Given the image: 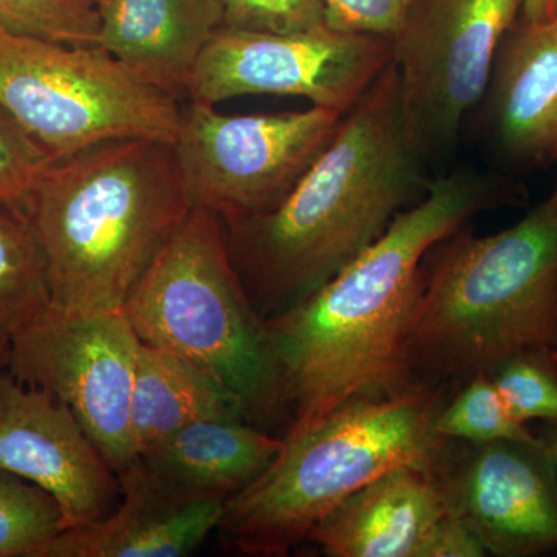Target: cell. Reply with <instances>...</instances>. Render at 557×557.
Returning <instances> with one entry per match:
<instances>
[{"label":"cell","mask_w":557,"mask_h":557,"mask_svg":"<svg viewBox=\"0 0 557 557\" xmlns=\"http://www.w3.org/2000/svg\"><path fill=\"white\" fill-rule=\"evenodd\" d=\"M525 200V186L511 175L457 166L432 178L424 196L324 287L267 322L292 405L284 435L351 399L409 386L403 343L424 255L480 214Z\"/></svg>","instance_id":"6da1fadb"},{"label":"cell","mask_w":557,"mask_h":557,"mask_svg":"<svg viewBox=\"0 0 557 557\" xmlns=\"http://www.w3.org/2000/svg\"><path fill=\"white\" fill-rule=\"evenodd\" d=\"M431 180L406 137L392 60L276 207L222 219L259 317L276 319L324 287L424 196Z\"/></svg>","instance_id":"7a4b0ae2"},{"label":"cell","mask_w":557,"mask_h":557,"mask_svg":"<svg viewBox=\"0 0 557 557\" xmlns=\"http://www.w3.org/2000/svg\"><path fill=\"white\" fill-rule=\"evenodd\" d=\"M443 237L420 267L403 343L406 383L457 388L534 348L557 350V183L525 218Z\"/></svg>","instance_id":"3957f363"},{"label":"cell","mask_w":557,"mask_h":557,"mask_svg":"<svg viewBox=\"0 0 557 557\" xmlns=\"http://www.w3.org/2000/svg\"><path fill=\"white\" fill-rule=\"evenodd\" d=\"M190 209L171 143L110 139L51 160L25 208L51 309L123 311Z\"/></svg>","instance_id":"277c9868"},{"label":"cell","mask_w":557,"mask_h":557,"mask_svg":"<svg viewBox=\"0 0 557 557\" xmlns=\"http://www.w3.org/2000/svg\"><path fill=\"white\" fill-rule=\"evenodd\" d=\"M456 388L416 381L351 399L284 435V448L251 485L226 500L219 530L242 555L276 557L310 536L347 497L397 468L437 471L450 440L435 429Z\"/></svg>","instance_id":"5b68a950"},{"label":"cell","mask_w":557,"mask_h":557,"mask_svg":"<svg viewBox=\"0 0 557 557\" xmlns=\"http://www.w3.org/2000/svg\"><path fill=\"white\" fill-rule=\"evenodd\" d=\"M123 313L143 343L218 380L249 423L288 429L292 405L269 325L245 292L214 211L190 209Z\"/></svg>","instance_id":"8992f818"},{"label":"cell","mask_w":557,"mask_h":557,"mask_svg":"<svg viewBox=\"0 0 557 557\" xmlns=\"http://www.w3.org/2000/svg\"><path fill=\"white\" fill-rule=\"evenodd\" d=\"M0 108L53 159L120 138L174 145V98L132 76L100 47L0 27Z\"/></svg>","instance_id":"52a82bcc"},{"label":"cell","mask_w":557,"mask_h":557,"mask_svg":"<svg viewBox=\"0 0 557 557\" xmlns=\"http://www.w3.org/2000/svg\"><path fill=\"white\" fill-rule=\"evenodd\" d=\"M523 0H416L392 39L403 124L426 166L453 156Z\"/></svg>","instance_id":"ba28073f"},{"label":"cell","mask_w":557,"mask_h":557,"mask_svg":"<svg viewBox=\"0 0 557 557\" xmlns=\"http://www.w3.org/2000/svg\"><path fill=\"white\" fill-rule=\"evenodd\" d=\"M343 116L318 106L226 115L190 100L180 112L174 141L190 207L211 209L220 219L276 207L329 148Z\"/></svg>","instance_id":"9c48e42d"},{"label":"cell","mask_w":557,"mask_h":557,"mask_svg":"<svg viewBox=\"0 0 557 557\" xmlns=\"http://www.w3.org/2000/svg\"><path fill=\"white\" fill-rule=\"evenodd\" d=\"M139 344L123 311L50 309L11 336L7 370L67 406L119 475L138 460L131 403Z\"/></svg>","instance_id":"30bf717a"},{"label":"cell","mask_w":557,"mask_h":557,"mask_svg":"<svg viewBox=\"0 0 557 557\" xmlns=\"http://www.w3.org/2000/svg\"><path fill=\"white\" fill-rule=\"evenodd\" d=\"M392 60V40L329 25L296 33L222 27L197 62L188 97L211 106L247 95L296 97L346 115Z\"/></svg>","instance_id":"8fae6325"},{"label":"cell","mask_w":557,"mask_h":557,"mask_svg":"<svg viewBox=\"0 0 557 557\" xmlns=\"http://www.w3.org/2000/svg\"><path fill=\"white\" fill-rule=\"evenodd\" d=\"M450 442L437 469L450 508L487 555L528 557L557 549V474L544 442Z\"/></svg>","instance_id":"7c38bea8"},{"label":"cell","mask_w":557,"mask_h":557,"mask_svg":"<svg viewBox=\"0 0 557 557\" xmlns=\"http://www.w3.org/2000/svg\"><path fill=\"white\" fill-rule=\"evenodd\" d=\"M0 471L46 491L64 530L110 515L119 475L67 406L38 387L0 373Z\"/></svg>","instance_id":"4fadbf2b"},{"label":"cell","mask_w":557,"mask_h":557,"mask_svg":"<svg viewBox=\"0 0 557 557\" xmlns=\"http://www.w3.org/2000/svg\"><path fill=\"white\" fill-rule=\"evenodd\" d=\"M475 131L505 166L557 164V17L522 20L502 40Z\"/></svg>","instance_id":"5bb4252c"},{"label":"cell","mask_w":557,"mask_h":557,"mask_svg":"<svg viewBox=\"0 0 557 557\" xmlns=\"http://www.w3.org/2000/svg\"><path fill=\"white\" fill-rule=\"evenodd\" d=\"M110 515L61 531L46 557H183L219 528L228 498L183 490L141 461L119 474Z\"/></svg>","instance_id":"9a60e30c"},{"label":"cell","mask_w":557,"mask_h":557,"mask_svg":"<svg viewBox=\"0 0 557 557\" xmlns=\"http://www.w3.org/2000/svg\"><path fill=\"white\" fill-rule=\"evenodd\" d=\"M449 511L437 471L397 468L347 497L309 539L330 557H426Z\"/></svg>","instance_id":"2e32d148"},{"label":"cell","mask_w":557,"mask_h":557,"mask_svg":"<svg viewBox=\"0 0 557 557\" xmlns=\"http://www.w3.org/2000/svg\"><path fill=\"white\" fill-rule=\"evenodd\" d=\"M98 44L135 78L178 101L215 33L218 0H104Z\"/></svg>","instance_id":"e0dca14e"},{"label":"cell","mask_w":557,"mask_h":557,"mask_svg":"<svg viewBox=\"0 0 557 557\" xmlns=\"http://www.w3.org/2000/svg\"><path fill=\"white\" fill-rule=\"evenodd\" d=\"M282 448L284 438L244 418H207L180 429L138 460L183 490L230 498L260 478Z\"/></svg>","instance_id":"ac0fdd59"},{"label":"cell","mask_w":557,"mask_h":557,"mask_svg":"<svg viewBox=\"0 0 557 557\" xmlns=\"http://www.w3.org/2000/svg\"><path fill=\"white\" fill-rule=\"evenodd\" d=\"M207 418L247 420L239 401L218 380L193 362L141 341L131 403L137 456Z\"/></svg>","instance_id":"d6986e66"},{"label":"cell","mask_w":557,"mask_h":557,"mask_svg":"<svg viewBox=\"0 0 557 557\" xmlns=\"http://www.w3.org/2000/svg\"><path fill=\"white\" fill-rule=\"evenodd\" d=\"M50 309L49 271L32 220L0 203V332L11 338Z\"/></svg>","instance_id":"ffe728a7"},{"label":"cell","mask_w":557,"mask_h":557,"mask_svg":"<svg viewBox=\"0 0 557 557\" xmlns=\"http://www.w3.org/2000/svg\"><path fill=\"white\" fill-rule=\"evenodd\" d=\"M435 429L443 438L471 445L498 440H539L525 423L512 416L493 376L485 373L472 376L450 395L440 410Z\"/></svg>","instance_id":"44dd1931"},{"label":"cell","mask_w":557,"mask_h":557,"mask_svg":"<svg viewBox=\"0 0 557 557\" xmlns=\"http://www.w3.org/2000/svg\"><path fill=\"white\" fill-rule=\"evenodd\" d=\"M61 531V509L46 491L0 471V557H46Z\"/></svg>","instance_id":"7402d4cb"},{"label":"cell","mask_w":557,"mask_h":557,"mask_svg":"<svg viewBox=\"0 0 557 557\" xmlns=\"http://www.w3.org/2000/svg\"><path fill=\"white\" fill-rule=\"evenodd\" d=\"M0 27L72 46L98 47L100 16L86 0H0Z\"/></svg>","instance_id":"603a6c76"},{"label":"cell","mask_w":557,"mask_h":557,"mask_svg":"<svg viewBox=\"0 0 557 557\" xmlns=\"http://www.w3.org/2000/svg\"><path fill=\"white\" fill-rule=\"evenodd\" d=\"M491 376L519 421L557 423V350L523 351L505 361Z\"/></svg>","instance_id":"cb8c5ba5"},{"label":"cell","mask_w":557,"mask_h":557,"mask_svg":"<svg viewBox=\"0 0 557 557\" xmlns=\"http://www.w3.org/2000/svg\"><path fill=\"white\" fill-rule=\"evenodd\" d=\"M53 157L0 108V203L24 209Z\"/></svg>","instance_id":"d4e9b609"},{"label":"cell","mask_w":557,"mask_h":557,"mask_svg":"<svg viewBox=\"0 0 557 557\" xmlns=\"http://www.w3.org/2000/svg\"><path fill=\"white\" fill-rule=\"evenodd\" d=\"M223 27L239 30L296 33L327 24L322 0H218Z\"/></svg>","instance_id":"484cf974"},{"label":"cell","mask_w":557,"mask_h":557,"mask_svg":"<svg viewBox=\"0 0 557 557\" xmlns=\"http://www.w3.org/2000/svg\"><path fill=\"white\" fill-rule=\"evenodd\" d=\"M413 2L416 0H322L329 27L388 40L397 35Z\"/></svg>","instance_id":"4316f807"},{"label":"cell","mask_w":557,"mask_h":557,"mask_svg":"<svg viewBox=\"0 0 557 557\" xmlns=\"http://www.w3.org/2000/svg\"><path fill=\"white\" fill-rule=\"evenodd\" d=\"M487 556L480 539L471 527L450 508L440 522L426 557H482Z\"/></svg>","instance_id":"83f0119b"},{"label":"cell","mask_w":557,"mask_h":557,"mask_svg":"<svg viewBox=\"0 0 557 557\" xmlns=\"http://www.w3.org/2000/svg\"><path fill=\"white\" fill-rule=\"evenodd\" d=\"M522 20L542 22L557 17V0H523Z\"/></svg>","instance_id":"f1b7e54d"},{"label":"cell","mask_w":557,"mask_h":557,"mask_svg":"<svg viewBox=\"0 0 557 557\" xmlns=\"http://www.w3.org/2000/svg\"><path fill=\"white\" fill-rule=\"evenodd\" d=\"M541 438L542 442H544L545 448L548 450L549 457H552L557 474V423H548Z\"/></svg>","instance_id":"f546056e"},{"label":"cell","mask_w":557,"mask_h":557,"mask_svg":"<svg viewBox=\"0 0 557 557\" xmlns=\"http://www.w3.org/2000/svg\"><path fill=\"white\" fill-rule=\"evenodd\" d=\"M11 338L5 333L0 332V373L9 366Z\"/></svg>","instance_id":"4dcf8cb0"},{"label":"cell","mask_w":557,"mask_h":557,"mask_svg":"<svg viewBox=\"0 0 557 557\" xmlns=\"http://www.w3.org/2000/svg\"><path fill=\"white\" fill-rule=\"evenodd\" d=\"M86 2L91 3V5L98 7L100 3L104 2V0H86Z\"/></svg>","instance_id":"1f68e13d"}]
</instances>
